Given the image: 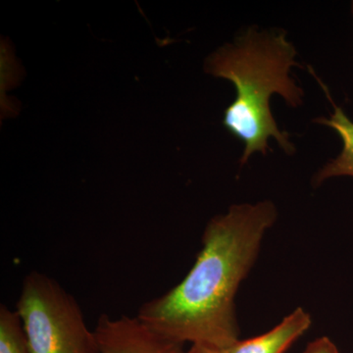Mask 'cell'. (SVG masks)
<instances>
[{
  "mask_svg": "<svg viewBox=\"0 0 353 353\" xmlns=\"http://www.w3.org/2000/svg\"><path fill=\"white\" fill-rule=\"evenodd\" d=\"M303 353H341L333 341L327 336L316 339L309 343Z\"/></svg>",
  "mask_w": 353,
  "mask_h": 353,
  "instance_id": "ba28073f",
  "label": "cell"
},
{
  "mask_svg": "<svg viewBox=\"0 0 353 353\" xmlns=\"http://www.w3.org/2000/svg\"><path fill=\"white\" fill-rule=\"evenodd\" d=\"M187 353H226L225 348L212 347L203 343H194Z\"/></svg>",
  "mask_w": 353,
  "mask_h": 353,
  "instance_id": "9c48e42d",
  "label": "cell"
},
{
  "mask_svg": "<svg viewBox=\"0 0 353 353\" xmlns=\"http://www.w3.org/2000/svg\"><path fill=\"white\" fill-rule=\"evenodd\" d=\"M276 219L277 210L269 201L236 204L212 218L187 276L163 296L143 303L137 317L182 343L233 345L240 340L234 297Z\"/></svg>",
  "mask_w": 353,
  "mask_h": 353,
  "instance_id": "6da1fadb",
  "label": "cell"
},
{
  "mask_svg": "<svg viewBox=\"0 0 353 353\" xmlns=\"http://www.w3.org/2000/svg\"><path fill=\"white\" fill-rule=\"evenodd\" d=\"M311 324L310 314L299 307L267 333L245 341L239 340L225 350L226 353H285L307 332Z\"/></svg>",
  "mask_w": 353,
  "mask_h": 353,
  "instance_id": "5b68a950",
  "label": "cell"
},
{
  "mask_svg": "<svg viewBox=\"0 0 353 353\" xmlns=\"http://www.w3.org/2000/svg\"><path fill=\"white\" fill-rule=\"evenodd\" d=\"M296 50L280 29L259 31L248 28L233 43H226L206 59L205 71L234 85L236 97L225 110L223 124L245 145L241 165L259 152L266 155L270 139L287 154L296 152L289 134L282 132L270 108L273 94H280L290 108L303 103V88L290 77L297 63Z\"/></svg>",
  "mask_w": 353,
  "mask_h": 353,
  "instance_id": "7a4b0ae2",
  "label": "cell"
},
{
  "mask_svg": "<svg viewBox=\"0 0 353 353\" xmlns=\"http://www.w3.org/2000/svg\"><path fill=\"white\" fill-rule=\"evenodd\" d=\"M352 16H353V1H352Z\"/></svg>",
  "mask_w": 353,
  "mask_h": 353,
  "instance_id": "30bf717a",
  "label": "cell"
},
{
  "mask_svg": "<svg viewBox=\"0 0 353 353\" xmlns=\"http://www.w3.org/2000/svg\"><path fill=\"white\" fill-rule=\"evenodd\" d=\"M94 331L101 353H187L185 343L158 333L138 317L102 314Z\"/></svg>",
  "mask_w": 353,
  "mask_h": 353,
  "instance_id": "277c9868",
  "label": "cell"
},
{
  "mask_svg": "<svg viewBox=\"0 0 353 353\" xmlns=\"http://www.w3.org/2000/svg\"><path fill=\"white\" fill-rule=\"evenodd\" d=\"M0 353H31L17 311L0 305Z\"/></svg>",
  "mask_w": 353,
  "mask_h": 353,
  "instance_id": "52a82bcc",
  "label": "cell"
},
{
  "mask_svg": "<svg viewBox=\"0 0 353 353\" xmlns=\"http://www.w3.org/2000/svg\"><path fill=\"white\" fill-rule=\"evenodd\" d=\"M320 85L325 90L327 97L334 108V112L330 118H318L314 122L331 128L343 141V150L334 159L322 167L314 176V185H319L324 181L334 176H353V122L340 106L334 104L328 88L317 79Z\"/></svg>",
  "mask_w": 353,
  "mask_h": 353,
  "instance_id": "8992f818",
  "label": "cell"
},
{
  "mask_svg": "<svg viewBox=\"0 0 353 353\" xmlns=\"http://www.w3.org/2000/svg\"><path fill=\"white\" fill-rule=\"evenodd\" d=\"M16 311L31 353H101L75 297L46 274L26 276Z\"/></svg>",
  "mask_w": 353,
  "mask_h": 353,
  "instance_id": "3957f363",
  "label": "cell"
}]
</instances>
